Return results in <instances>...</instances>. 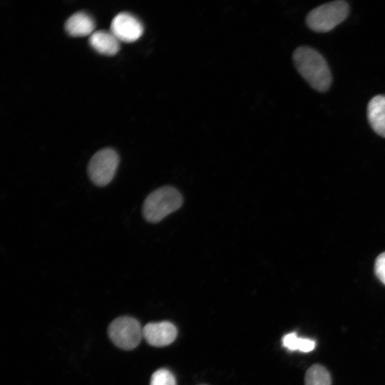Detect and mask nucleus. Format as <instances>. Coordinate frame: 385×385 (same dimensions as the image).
I'll return each mask as SVG.
<instances>
[{
    "label": "nucleus",
    "instance_id": "nucleus-1",
    "mask_svg": "<svg viewBox=\"0 0 385 385\" xmlns=\"http://www.w3.org/2000/svg\"><path fill=\"white\" fill-rule=\"evenodd\" d=\"M292 59L302 78L317 91H327L332 83L329 68L324 57L316 50L300 46L294 51Z\"/></svg>",
    "mask_w": 385,
    "mask_h": 385
},
{
    "label": "nucleus",
    "instance_id": "nucleus-2",
    "mask_svg": "<svg viewBox=\"0 0 385 385\" xmlns=\"http://www.w3.org/2000/svg\"><path fill=\"white\" fill-rule=\"evenodd\" d=\"M183 202V195L178 189L170 185L163 186L146 197L143 204V215L146 221L157 223L178 210Z\"/></svg>",
    "mask_w": 385,
    "mask_h": 385
},
{
    "label": "nucleus",
    "instance_id": "nucleus-3",
    "mask_svg": "<svg viewBox=\"0 0 385 385\" xmlns=\"http://www.w3.org/2000/svg\"><path fill=\"white\" fill-rule=\"evenodd\" d=\"M349 5L344 1H334L312 9L306 17V23L316 32H327L344 21L349 14Z\"/></svg>",
    "mask_w": 385,
    "mask_h": 385
},
{
    "label": "nucleus",
    "instance_id": "nucleus-4",
    "mask_svg": "<svg viewBox=\"0 0 385 385\" xmlns=\"http://www.w3.org/2000/svg\"><path fill=\"white\" fill-rule=\"evenodd\" d=\"M119 161V155L113 148H105L96 152L87 168L91 182L99 187L109 184L115 175Z\"/></svg>",
    "mask_w": 385,
    "mask_h": 385
},
{
    "label": "nucleus",
    "instance_id": "nucleus-5",
    "mask_svg": "<svg viewBox=\"0 0 385 385\" xmlns=\"http://www.w3.org/2000/svg\"><path fill=\"white\" fill-rule=\"evenodd\" d=\"M108 334L118 347L131 350L139 344L143 337V328L135 319L124 316L115 319L110 324Z\"/></svg>",
    "mask_w": 385,
    "mask_h": 385
},
{
    "label": "nucleus",
    "instance_id": "nucleus-6",
    "mask_svg": "<svg viewBox=\"0 0 385 385\" xmlns=\"http://www.w3.org/2000/svg\"><path fill=\"white\" fill-rule=\"evenodd\" d=\"M111 31L120 41L132 42L138 39L143 32L141 22L128 12H120L114 16Z\"/></svg>",
    "mask_w": 385,
    "mask_h": 385
},
{
    "label": "nucleus",
    "instance_id": "nucleus-7",
    "mask_svg": "<svg viewBox=\"0 0 385 385\" xmlns=\"http://www.w3.org/2000/svg\"><path fill=\"white\" fill-rule=\"evenodd\" d=\"M176 336L177 329L169 322H150L143 328V337L153 346L169 345L175 339Z\"/></svg>",
    "mask_w": 385,
    "mask_h": 385
},
{
    "label": "nucleus",
    "instance_id": "nucleus-8",
    "mask_svg": "<svg viewBox=\"0 0 385 385\" xmlns=\"http://www.w3.org/2000/svg\"><path fill=\"white\" fill-rule=\"evenodd\" d=\"M367 118L372 129L385 138V96L373 97L367 106Z\"/></svg>",
    "mask_w": 385,
    "mask_h": 385
},
{
    "label": "nucleus",
    "instance_id": "nucleus-9",
    "mask_svg": "<svg viewBox=\"0 0 385 385\" xmlns=\"http://www.w3.org/2000/svg\"><path fill=\"white\" fill-rule=\"evenodd\" d=\"M90 45L98 53L112 56L120 49V41L110 31H96L89 37Z\"/></svg>",
    "mask_w": 385,
    "mask_h": 385
},
{
    "label": "nucleus",
    "instance_id": "nucleus-10",
    "mask_svg": "<svg viewBox=\"0 0 385 385\" xmlns=\"http://www.w3.org/2000/svg\"><path fill=\"white\" fill-rule=\"evenodd\" d=\"M95 26L93 18L83 11L72 14L65 23L66 31L74 36L91 35L94 32Z\"/></svg>",
    "mask_w": 385,
    "mask_h": 385
},
{
    "label": "nucleus",
    "instance_id": "nucleus-11",
    "mask_svg": "<svg viewBox=\"0 0 385 385\" xmlns=\"http://www.w3.org/2000/svg\"><path fill=\"white\" fill-rule=\"evenodd\" d=\"M282 345L289 351H300L309 352L314 349L316 342L314 340L300 338L296 332H291L284 335L282 338Z\"/></svg>",
    "mask_w": 385,
    "mask_h": 385
},
{
    "label": "nucleus",
    "instance_id": "nucleus-12",
    "mask_svg": "<svg viewBox=\"0 0 385 385\" xmlns=\"http://www.w3.org/2000/svg\"><path fill=\"white\" fill-rule=\"evenodd\" d=\"M305 385H331L329 371L322 365L314 364L310 366L304 376Z\"/></svg>",
    "mask_w": 385,
    "mask_h": 385
},
{
    "label": "nucleus",
    "instance_id": "nucleus-13",
    "mask_svg": "<svg viewBox=\"0 0 385 385\" xmlns=\"http://www.w3.org/2000/svg\"><path fill=\"white\" fill-rule=\"evenodd\" d=\"M150 385H176V381L169 370L160 369L152 374Z\"/></svg>",
    "mask_w": 385,
    "mask_h": 385
},
{
    "label": "nucleus",
    "instance_id": "nucleus-14",
    "mask_svg": "<svg viewBox=\"0 0 385 385\" xmlns=\"http://www.w3.org/2000/svg\"><path fill=\"white\" fill-rule=\"evenodd\" d=\"M374 270L376 277L385 285V252L376 257L374 262Z\"/></svg>",
    "mask_w": 385,
    "mask_h": 385
}]
</instances>
